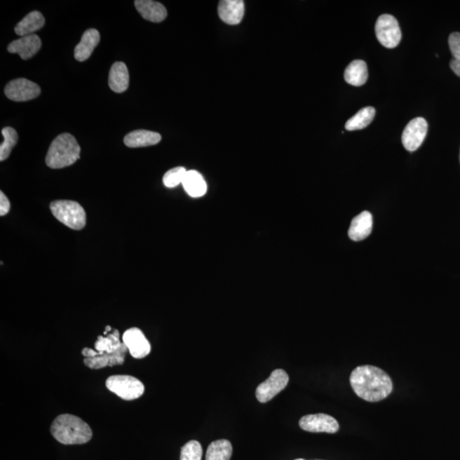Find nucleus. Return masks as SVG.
Wrapping results in <instances>:
<instances>
[{"label": "nucleus", "instance_id": "f257e3e1", "mask_svg": "<svg viewBox=\"0 0 460 460\" xmlns=\"http://www.w3.org/2000/svg\"><path fill=\"white\" fill-rule=\"evenodd\" d=\"M350 380L355 393L367 402H380L393 390L391 377L379 367L370 365L356 367Z\"/></svg>", "mask_w": 460, "mask_h": 460}, {"label": "nucleus", "instance_id": "f03ea898", "mask_svg": "<svg viewBox=\"0 0 460 460\" xmlns=\"http://www.w3.org/2000/svg\"><path fill=\"white\" fill-rule=\"evenodd\" d=\"M50 432L58 442L65 445H81L93 438L89 424L72 414H61L55 418Z\"/></svg>", "mask_w": 460, "mask_h": 460}, {"label": "nucleus", "instance_id": "7ed1b4c3", "mask_svg": "<svg viewBox=\"0 0 460 460\" xmlns=\"http://www.w3.org/2000/svg\"><path fill=\"white\" fill-rule=\"evenodd\" d=\"M81 147L73 135L62 133L51 142L46 158L51 169H62L72 165L79 158Z\"/></svg>", "mask_w": 460, "mask_h": 460}, {"label": "nucleus", "instance_id": "20e7f679", "mask_svg": "<svg viewBox=\"0 0 460 460\" xmlns=\"http://www.w3.org/2000/svg\"><path fill=\"white\" fill-rule=\"evenodd\" d=\"M50 208L54 217L70 229L81 230L86 224L85 210L76 201H55L51 202Z\"/></svg>", "mask_w": 460, "mask_h": 460}, {"label": "nucleus", "instance_id": "39448f33", "mask_svg": "<svg viewBox=\"0 0 460 460\" xmlns=\"http://www.w3.org/2000/svg\"><path fill=\"white\" fill-rule=\"evenodd\" d=\"M106 386L119 398L133 400L144 393V386L140 379L129 375L111 376L106 380Z\"/></svg>", "mask_w": 460, "mask_h": 460}, {"label": "nucleus", "instance_id": "423d86ee", "mask_svg": "<svg viewBox=\"0 0 460 460\" xmlns=\"http://www.w3.org/2000/svg\"><path fill=\"white\" fill-rule=\"evenodd\" d=\"M377 39L386 48L393 49L402 41V31L393 15H382L377 20L375 26Z\"/></svg>", "mask_w": 460, "mask_h": 460}, {"label": "nucleus", "instance_id": "0eeeda50", "mask_svg": "<svg viewBox=\"0 0 460 460\" xmlns=\"http://www.w3.org/2000/svg\"><path fill=\"white\" fill-rule=\"evenodd\" d=\"M289 377L283 370H276L272 372L269 379L257 386L256 398L261 403H265L272 400L280 391L287 387Z\"/></svg>", "mask_w": 460, "mask_h": 460}, {"label": "nucleus", "instance_id": "6e6552de", "mask_svg": "<svg viewBox=\"0 0 460 460\" xmlns=\"http://www.w3.org/2000/svg\"><path fill=\"white\" fill-rule=\"evenodd\" d=\"M41 87L29 79L20 78L8 83L5 88L6 96L15 102L33 100L41 94Z\"/></svg>", "mask_w": 460, "mask_h": 460}, {"label": "nucleus", "instance_id": "1a4fd4ad", "mask_svg": "<svg viewBox=\"0 0 460 460\" xmlns=\"http://www.w3.org/2000/svg\"><path fill=\"white\" fill-rule=\"evenodd\" d=\"M428 132V123L424 118H415L404 129L402 141L407 151L414 152L423 144Z\"/></svg>", "mask_w": 460, "mask_h": 460}, {"label": "nucleus", "instance_id": "9d476101", "mask_svg": "<svg viewBox=\"0 0 460 460\" xmlns=\"http://www.w3.org/2000/svg\"><path fill=\"white\" fill-rule=\"evenodd\" d=\"M299 426L305 431L314 432V433L324 432V433L333 434L339 430L338 421L332 416L324 414L304 416L300 419Z\"/></svg>", "mask_w": 460, "mask_h": 460}, {"label": "nucleus", "instance_id": "9b49d317", "mask_svg": "<svg viewBox=\"0 0 460 460\" xmlns=\"http://www.w3.org/2000/svg\"><path fill=\"white\" fill-rule=\"evenodd\" d=\"M105 337L99 336L97 342L95 343V350L93 349H83L82 355L86 358H96L104 354H111L121 348L123 342L120 340V332L117 329H113L105 333Z\"/></svg>", "mask_w": 460, "mask_h": 460}, {"label": "nucleus", "instance_id": "f8f14e48", "mask_svg": "<svg viewBox=\"0 0 460 460\" xmlns=\"http://www.w3.org/2000/svg\"><path fill=\"white\" fill-rule=\"evenodd\" d=\"M123 343L128 348L130 356L136 359L144 358L151 351V345L140 328L126 330L123 335Z\"/></svg>", "mask_w": 460, "mask_h": 460}, {"label": "nucleus", "instance_id": "ddd939ff", "mask_svg": "<svg viewBox=\"0 0 460 460\" xmlns=\"http://www.w3.org/2000/svg\"><path fill=\"white\" fill-rule=\"evenodd\" d=\"M41 46V39L38 35H27L11 42L8 46V51L10 53L18 54L22 60H27L38 53Z\"/></svg>", "mask_w": 460, "mask_h": 460}, {"label": "nucleus", "instance_id": "4468645a", "mask_svg": "<svg viewBox=\"0 0 460 460\" xmlns=\"http://www.w3.org/2000/svg\"><path fill=\"white\" fill-rule=\"evenodd\" d=\"M218 15L229 25H237L243 21L245 3L243 0H223L218 5Z\"/></svg>", "mask_w": 460, "mask_h": 460}, {"label": "nucleus", "instance_id": "2eb2a0df", "mask_svg": "<svg viewBox=\"0 0 460 460\" xmlns=\"http://www.w3.org/2000/svg\"><path fill=\"white\" fill-rule=\"evenodd\" d=\"M128 348L123 343L118 351L111 353V354H104L96 358H86L84 364L90 370H102L106 367H114L116 365H122L125 362L126 353Z\"/></svg>", "mask_w": 460, "mask_h": 460}, {"label": "nucleus", "instance_id": "dca6fc26", "mask_svg": "<svg viewBox=\"0 0 460 460\" xmlns=\"http://www.w3.org/2000/svg\"><path fill=\"white\" fill-rule=\"evenodd\" d=\"M135 7L147 21L161 22L168 17V11L162 4L152 0H136Z\"/></svg>", "mask_w": 460, "mask_h": 460}, {"label": "nucleus", "instance_id": "f3484780", "mask_svg": "<svg viewBox=\"0 0 460 460\" xmlns=\"http://www.w3.org/2000/svg\"><path fill=\"white\" fill-rule=\"evenodd\" d=\"M100 42V34L97 29L86 30L81 42L74 49V58L79 62H84L93 53L95 48Z\"/></svg>", "mask_w": 460, "mask_h": 460}, {"label": "nucleus", "instance_id": "a211bd4d", "mask_svg": "<svg viewBox=\"0 0 460 460\" xmlns=\"http://www.w3.org/2000/svg\"><path fill=\"white\" fill-rule=\"evenodd\" d=\"M130 76L128 67L124 62H117L111 67L109 75L110 89L116 93H125L129 87Z\"/></svg>", "mask_w": 460, "mask_h": 460}, {"label": "nucleus", "instance_id": "6ab92c4d", "mask_svg": "<svg viewBox=\"0 0 460 460\" xmlns=\"http://www.w3.org/2000/svg\"><path fill=\"white\" fill-rule=\"evenodd\" d=\"M372 229V216L370 212H363L351 221L349 236L354 241L366 239Z\"/></svg>", "mask_w": 460, "mask_h": 460}, {"label": "nucleus", "instance_id": "aec40b11", "mask_svg": "<svg viewBox=\"0 0 460 460\" xmlns=\"http://www.w3.org/2000/svg\"><path fill=\"white\" fill-rule=\"evenodd\" d=\"M161 141L160 134L147 130H137L126 135L124 144L129 148H144L156 145Z\"/></svg>", "mask_w": 460, "mask_h": 460}, {"label": "nucleus", "instance_id": "412c9836", "mask_svg": "<svg viewBox=\"0 0 460 460\" xmlns=\"http://www.w3.org/2000/svg\"><path fill=\"white\" fill-rule=\"evenodd\" d=\"M182 184L184 186L186 193L193 198L204 196L208 191V184H206L203 176L197 170H188Z\"/></svg>", "mask_w": 460, "mask_h": 460}, {"label": "nucleus", "instance_id": "4be33fe9", "mask_svg": "<svg viewBox=\"0 0 460 460\" xmlns=\"http://www.w3.org/2000/svg\"><path fill=\"white\" fill-rule=\"evenodd\" d=\"M45 18L39 11H32L18 23L15 27V32L19 36H27V35L34 34L35 32L41 29L45 26Z\"/></svg>", "mask_w": 460, "mask_h": 460}, {"label": "nucleus", "instance_id": "5701e85b", "mask_svg": "<svg viewBox=\"0 0 460 460\" xmlns=\"http://www.w3.org/2000/svg\"><path fill=\"white\" fill-rule=\"evenodd\" d=\"M368 78L367 63L363 60H355L345 69V81L351 86H362Z\"/></svg>", "mask_w": 460, "mask_h": 460}, {"label": "nucleus", "instance_id": "b1692460", "mask_svg": "<svg viewBox=\"0 0 460 460\" xmlns=\"http://www.w3.org/2000/svg\"><path fill=\"white\" fill-rule=\"evenodd\" d=\"M232 453L233 447L228 440H217L210 444L205 460H230Z\"/></svg>", "mask_w": 460, "mask_h": 460}, {"label": "nucleus", "instance_id": "393cba45", "mask_svg": "<svg viewBox=\"0 0 460 460\" xmlns=\"http://www.w3.org/2000/svg\"><path fill=\"white\" fill-rule=\"evenodd\" d=\"M375 113V109L372 107H367V108L360 109L358 114L346 122L345 129L352 132V130L366 128L374 121Z\"/></svg>", "mask_w": 460, "mask_h": 460}, {"label": "nucleus", "instance_id": "a878e982", "mask_svg": "<svg viewBox=\"0 0 460 460\" xmlns=\"http://www.w3.org/2000/svg\"><path fill=\"white\" fill-rule=\"evenodd\" d=\"M4 142L0 146V161H6L10 156L14 147L18 142V134L17 130L11 128H6L2 130Z\"/></svg>", "mask_w": 460, "mask_h": 460}, {"label": "nucleus", "instance_id": "bb28decb", "mask_svg": "<svg viewBox=\"0 0 460 460\" xmlns=\"http://www.w3.org/2000/svg\"><path fill=\"white\" fill-rule=\"evenodd\" d=\"M448 43H449V48L453 55L454 59L450 62L451 69L454 73L460 77V33L455 32L451 34L448 38Z\"/></svg>", "mask_w": 460, "mask_h": 460}, {"label": "nucleus", "instance_id": "cd10ccee", "mask_svg": "<svg viewBox=\"0 0 460 460\" xmlns=\"http://www.w3.org/2000/svg\"><path fill=\"white\" fill-rule=\"evenodd\" d=\"M187 172V170L184 168H181V166L169 170L163 177L164 185L166 188L169 189L177 187V186L182 184V181H184Z\"/></svg>", "mask_w": 460, "mask_h": 460}, {"label": "nucleus", "instance_id": "c85d7f7f", "mask_svg": "<svg viewBox=\"0 0 460 460\" xmlns=\"http://www.w3.org/2000/svg\"><path fill=\"white\" fill-rule=\"evenodd\" d=\"M203 450L200 442L190 441L182 447L180 460H201Z\"/></svg>", "mask_w": 460, "mask_h": 460}, {"label": "nucleus", "instance_id": "c756f323", "mask_svg": "<svg viewBox=\"0 0 460 460\" xmlns=\"http://www.w3.org/2000/svg\"><path fill=\"white\" fill-rule=\"evenodd\" d=\"M11 210V203L9 199L2 191L0 192V216H6Z\"/></svg>", "mask_w": 460, "mask_h": 460}, {"label": "nucleus", "instance_id": "7c9ffc66", "mask_svg": "<svg viewBox=\"0 0 460 460\" xmlns=\"http://www.w3.org/2000/svg\"><path fill=\"white\" fill-rule=\"evenodd\" d=\"M296 460H304V459H296Z\"/></svg>", "mask_w": 460, "mask_h": 460}]
</instances>
